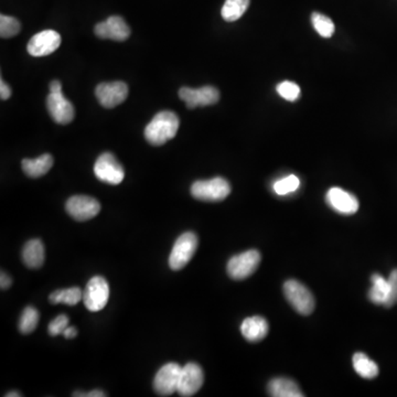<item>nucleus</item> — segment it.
<instances>
[{
	"mask_svg": "<svg viewBox=\"0 0 397 397\" xmlns=\"http://www.w3.org/2000/svg\"><path fill=\"white\" fill-rule=\"evenodd\" d=\"M180 120L176 113L163 111L153 116L151 122L146 126L145 138L153 146H163L176 137Z\"/></svg>",
	"mask_w": 397,
	"mask_h": 397,
	"instance_id": "f257e3e1",
	"label": "nucleus"
},
{
	"mask_svg": "<svg viewBox=\"0 0 397 397\" xmlns=\"http://www.w3.org/2000/svg\"><path fill=\"white\" fill-rule=\"evenodd\" d=\"M231 194V186L221 177L210 180L196 181L191 187V194L196 200L218 202L225 200Z\"/></svg>",
	"mask_w": 397,
	"mask_h": 397,
	"instance_id": "f03ea898",
	"label": "nucleus"
},
{
	"mask_svg": "<svg viewBox=\"0 0 397 397\" xmlns=\"http://www.w3.org/2000/svg\"><path fill=\"white\" fill-rule=\"evenodd\" d=\"M284 294L294 309L303 316H308L315 310L316 301L313 294L308 288L297 280H287L284 285Z\"/></svg>",
	"mask_w": 397,
	"mask_h": 397,
	"instance_id": "7ed1b4c3",
	"label": "nucleus"
},
{
	"mask_svg": "<svg viewBox=\"0 0 397 397\" xmlns=\"http://www.w3.org/2000/svg\"><path fill=\"white\" fill-rule=\"evenodd\" d=\"M198 244V237L192 232H186L184 234H181L173 245L169 256V266L171 270H180L186 267L188 263L194 258Z\"/></svg>",
	"mask_w": 397,
	"mask_h": 397,
	"instance_id": "20e7f679",
	"label": "nucleus"
},
{
	"mask_svg": "<svg viewBox=\"0 0 397 397\" xmlns=\"http://www.w3.org/2000/svg\"><path fill=\"white\" fill-rule=\"evenodd\" d=\"M260 252L256 250L246 251L235 255L227 263V274L232 279L243 280L250 277L260 266Z\"/></svg>",
	"mask_w": 397,
	"mask_h": 397,
	"instance_id": "39448f33",
	"label": "nucleus"
},
{
	"mask_svg": "<svg viewBox=\"0 0 397 397\" xmlns=\"http://www.w3.org/2000/svg\"><path fill=\"white\" fill-rule=\"evenodd\" d=\"M110 299V285L102 276L91 278L83 291V303L89 311L97 313L105 308Z\"/></svg>",
	"mask_w": 397,
	"mask_h": 397,
	"instance_id": "423d86ee",
	"label": "nucleus"
},
{
	"mask_svg": "<svg viewBox=\"0 0 397 397\" xmlns=\"http://www.w3.org/2000/svg\"><path fill=\"white\" fill-rule=\"evenodd\" d=\"M94 173L99 181L113 186L122 184L125 178V171L122 165L111 153H104L99 156L94 165Z\"/></svg>",
	"mask_w": 397,
	"mask_h": 397,
	"instance_id": "0eeeda50",
	"label": "nucleus"
},
{
	"mask_svg": "<svg viewBox=\"0 0 397 397\" xmlns=\"http://www.w3.org/2000/svg\"><path fill=\"white\" fill-rule=\"evenodd\" d=\"M181 370L182 367L173 362L161 367L153 379L156 393L160 396H170L173 393L178 392Z\"/></svg>",
	"mask_w": 397,
	"mask_h": 397,
	"instance_id": "6e6552de",
	"label": "nucleus"
},
{
	"mask_svg": "<svg viewBox=\"0 0 397 397\" xmlns=\"http://www.w3.org/2000/svg\"><path fill=\"white\" fill-rule=\"evenodd\" d=\"M97 101L105 108H114L125 102L128 96V85L125 82H105L95 89Z\"/></svg>",
	"mask_w": 397,
	"mask_h": 397,
	"instance_id": "1a4fd4ad",
	"label": "nucleus"
},
{
	"mask_svg": "<svg viewBox=\"0 0 397 397\" xmlns=\"http://www.w3.org/2000/svg\"><path fill=\"white\" fill-rule=\"evenodd\" d=\"M65 210L72 219L84 222L96 217L101 211V204L92 196H73L66 202Z\"/></svg>",
	"mask_w": 397,
	"mask_h": 397,
	"instance_id": "9d476101",
	"label": "nucleus"
},
{
	"mask_svg": "<svg viewBox=\"0 0 397 397\" xmlns=\"http://www.w3.org/2000/svg\"><path fill=\"white\" fill-rule=\"evenodd\" d=\"M179 97L186 103L189 110H194L198 106L217 104L220 99V92L214 87H203L200 89L181 87L179 89Z\"/></svg>",
	"mask_w": 397,
	"mask_h": 397,
	"instance_id": "9b49d317",
	"label": "nucleus"
},
{
	"mask_svg": "<svg viewBox=\"0 0 397 397\" xmlns=\"http://www.w3.org/2000/svg\"><path fill=\"white\" fill-rule=\"evenodd\" d=\"M204 382V374L198 364L190 362L182 367L178 393L180 396H194L201 389Z\"/></svg>",
	"mask_w": 397,
	"mask_h": 397,
	"instance_id": "f8f14e48",
	"label": "nucleus"
},
{
	"mask_svg": "<svg viewBox=\"0 0 397 397\" xmlns=\"http://www.w3.org/2000/svg\"><path fill=\"white\" fill-rule=\"evenodd\" d=\"M60 44H61L60 33L54 30H44L37 33L36 36L30 39L27 49L30 56L39 58L53 53L59 49Z\"/></svg>",
	"mask_w": 397,
	"mask_h": 397,
	"instance_id": "ddd939ff",
	"label": "nucleus"
},
{
	"mask_svg": "<svg viewBox=\"0 0 397 397\" xmlns=\"http://www.w3.org/2000/svg\"><path fill=\"white\" fill-rule=\"evenodd\" d=\"M46 108L52 120L61 125H66L74 120L75 110L73 104L61 92H50L46 99Z\"/></svg>",
	"mask_w": 397,
	"mask_h": 397,
	"instance_id": "4468645a",
	"label": "nucleus"
},
{
	"mask_svg": "<svg viewBox=\"0 0 397 397\" xmlns=\"http://www.w3.org/2000/svg\"><path fill=\"white\" fill-rule=\"evenodd\" d=\"M94 32L99 39L114 41H125L130 36V27L120 15H112L106 21L97 23Z\"/></svg>",
	"mask_w": 397,
	"mask_h": 397,
	"instance_id": "2eb2a0df",
	"label": "nucleus"
},
{
	"mask_svg": "<svg viewBox=\"0 0 397 397\" xmlns=\"http://www.w3.org/2000/svg\"><path fill=\"white\" fill-rule=\"evenodd\" d=\"M326 200L331 209L344 215L357 213L359 210L358 198L341 188H331L327 194Z\"/></svg>",
	"mask_w": 397,
	"mask_h": 397,
	"instance_id": "dca6fc26",
	"label": "nucleus"
},
{
	"mask_svg": "<svg viewBox=\"0 0 397 397\" xmlns=\"http://www.w3.org/2000/svg\"><path fill=\"white\" fill-rule=\"evenodd\" d=\"M268 330H270V327H268L267 321L260 316L246 318L241 324L242 336L250 342L260 341L267 336Z\"/></svg>",
	"mask_w": 397,
	"mask_h": 397,
	"instance_id": "f3484780",
	"label": "nucleus"
},
{
	"mask_svg": "<svg viewBox=\"0 0 397 397\" xmlns=\"http://www.w3.org/2000/svg\"><path fill=\"white\" fill-rule=\"evenodd\" d=\"M44 258H46V252L40 239H30L23 246V260L27 267L31 270L40 268L44 265Z\"/></svg>",
	"mask_w": 397,
	"mask_h": 397,
	"instance_id": "a211bd4d",
	"label": "nucleus"
},
{
	"mask_svg": "<svg viewBox=\"0 0 397 397\" xmlns=\"http://www.w3.org/2000/svg\"><path fill=\"white\" fill-rule=\"evenodd\" d=\"M268 393L274 397H303L305 396L293 379L277 377L268 384Z\"/></svg>",
	"mask_w": 397,
	"mask_h": 397,
	"instance_id": "6ab92c4d",
	"label": "nucleus"
},
{
	"mask_svg": "<svg viewBox=\"0 0 397 397\" xmlns=\"http://www.w3.org/2000/svg\"><path fill=\"white\" fill-rule=\"evenodd\" d=\"M53 165V158L50 153H44L36 159H23L21 163L23 172L30 178H39L50 171Z\"/></svg>",
	"mask_w": 397,
	"mask_h": 397,
	"instance_id": "aec40b11",
	"label": "nucleus"
},
{
	"mask_svg": "<svg viewBox=\"0 0 397 397\" xmlns=\"http://www.w3.org/2000/svg\"><path fill=\"white\" fill-rule=\"evenodd\" d=\"M353 367L360 377L363 379H374L379 375V367L374 361H372L367 354L358 353L353 355Z\"/></svg>",
	"mask_w": 397,
	"mask_h": 397,
	"instance_id": "412c9836",
	"label": "nucleus"
},
{
	"mask_svg": "<svg viewBox=\"0 0 397 397\" xmlns=\"http://www.w3.org/2000/svg\"><path fill=\"white\" fill-rule=\"evenodd\" d=\"M52 305L64 303L68 305H75L83 301V291L79 287H71L68 289H60L52 293L49 297Z\"/></svg>",
	"mask_w": 397,
	"mask_h": 397,
	"instance_id": "4be33fe9",
	"label": "nucleus"
},
{
	"mask_svg": "<svg viewBox=\"0 0 397 397\" xmlns=\"http://www.w3.org/2000/svg\"><path fill=\"white\" fill-rule=\"evenodd\" d=\"M250 6V0H225L222 7V17L227 23L239 20Z\"/></svg>",
	"mask_w": 397,
	"mask_h": 397,
	"instance_id": "5701e85b",
	"label": "nucleus"
},
{
	"mask_svg": "<svg viewBox=\"0 0 397 397\" xmlns=\"http://www.w3.org/2000/svg\"><path fill=\"white\" fill-rule=\"evenodd\" d=\"M371 280L373 286L369 291L370 301L375 305H384L389 295V280L379 274L372 276Z\"/></svg>",
	"mask_w": 397,
	"mask_h": 397,
	"instance_id": "b1692460",
	"label": "nucleus"
},
{
	"mask_svg": "<svg viewBox=\"0 0 397 397\" xmlns=\"http://www.w3.org/2000/svg\"><path fill=\"white\" fill-rule=\"evenodd\" d=\"M39 319H40L39 311L32 305H28L23 309L20 319H19V331L23 334H31L36 330Z\"/></svg>",
	"mask_w": 397,
	"mask_h": 397,
	"instance_id": "393cba45",
	"label": "nucleus"
},
{
	"mask_svg": "<svg viewBox=\"0 0 397 397\" xmlns=\"http://www.w3.org/2000/svg\"><path fill=\"white\" fill-rule=\"evenodd\" d=\"M311 23L313 28L324 38H331L334 33V23L327 15L322 13H313L311 15Z\"/></svg>",
	"mask_w": 397,
	"mask_h": 397,
	"instance_id": "a878e982",
	"label": "nucleus"
},
{
	"mask_svg": "<svg viewBox=\"0 0 397 397\" xmlns=\"http://www.w3.org/2000/svg\"><path fill=\"white\" fill-rule=\"evenodd\" d=\"M20 30L21 25L18 19L9 17V15H0V36L1 38H13L17 36Z\"/></svg>",
	"mask_w": 397,
	"mask_h": 397,
	"instance_id": "bb28decb",
	"label": "nucleus"
},
{
	"mask_svg": "<svg viewBox=\"0 0 397 397\" xmlns=\"http://www.w3.org/2000/svg\"><path fill=\"white\" fill-rule=\"evenodd\" d=\"M299 184H301L299 179L291 175V176L286 177L282 180L276 181L275 184H274V191L279 196H285V194L296 191L299 188Z\"/></svg>",
	"mask_w": 397,
	"mask_h": 397,
	"instance_id": "cd10ccee",
	"label": "nucleus"
},
{
	"mask_svg": "<svg viewBox=\"0 0 397 397\" xmlns=\"http://www.w3.org/2000/svg\"><path fill=\"white\" fill-rule=\"evenodd\" d=\"M277 92L283 99L294 102L301 96V87L294 82L284 81L277 85Z\"/></svg>",
	"mask_w": 397,
	"mask_h": 397,
	"instance_id": "c85d7f7f",
	"label": "nucleus"
},
{
	"mask_svg": "<svg viewBox=\"0 0 397 397\" xmlns=\"http://www.w3.org/2000/svg\"><path fill=\"white\" fill-rule=\"evenodd\" d=\"M68 327H69V317L65 316V315H60V316L56 317L49 324V334L52 336L63 334L64 330Z\"/></svg>",
	"mask_w": 397,
	"mask_h": 397,
	"instance_id": "c756f323",
	"label": "nucleus"
},
{
	"mask_svg": "<svg viewBox=\"0 0 397 397\" xmlns=\"http://www.w3.org/2000/svg\"><path fill=\"white\" fill-rule=\"evenodd\" d=\"M389 295L384 305L386 308H391L397 303V270H393L389 277Z\"/></svg>",
	"mask_w": 397,
	"mask_h": 397,
	"instance_id": "7c9ffc66",
	"label": "nucleus"
},
{
	"mask_svg": "<svg viewBox=\"0 0 397 397\" xmlns=\"http://www.w3.org/2000/svg\"><path fill=\"white\" fill-rule=\"evenodd\" d=\"M0 96L3 101H7L11 96V89L4 80L0 81Z\"/></svg>",
	"mask_w": 397,
	"mask_h": 397,
	"instance_id": "2f4dec72",
	"label": "nucleus"
},
{
	"mask_svg": "<svg viewBox=\"0 0 397 397\" xmlns=\"http://www.w3.org/2000/svg\"><path fill=\"white\" fill-rule=\"evenodd\" d=\"M11 284H13V279H11V276L6 274L5 272H1V275H0V287L3 291L8 289L11 287Z\"/></svg>",
	"mask_w": 397,
	"mask_h": 397,
	"instance_id": "473e14b6",
	"label": "nucleus"
},
{
	"mask_svg": "<svg viewBox=\"0 0 397 397\" xmlns=\"http://www.w3.org/2000/svg\"><path fill=\"white\" fill-rule=\"evenodd\" d=\"M64 338L73 339L77 336V330L75 327H68L63 332Z\"/></svg>",
	"mask_w": 397,
	"mask_h": 397,
	"instance_id": "72a5a7b5",
	"label": "nucleus"
},
{
	"mask_svg": "<svg viewBox=\"0 0 397 397\" xmlns=\"http://www.w3.org/2000/svg\"><path fill=\"white\" fill-rule=\"evenodd\" d=\"M62 84L60 81H52L50 84V92H61Z\"/></svg>",
	"mask_w": 397,
	"mask_h": 397,
	"instance_id": "f704fd0d",
	"label": "nucleus"
},
{
	"mask_svg": "<svg viewBox=\"0 0 397 397\" xmlns=\"http://www.w3.org/2000/svg\"><path fill=\"white\" fill-rule=\"evenodd\" d=\"M106 395L102 391L95 390L89 392V394H85V397H104Z\"/></svg>",
	"mask_w": 397,
	"mask_h": 397,
	"instance_id": "c9c22d12",
	"label": "nucleus"
},
{
	"mask_svg": "<svg viewBox=\"0 0 397 397\" xmlns=\"http://www.w3.org/2000/svg\"><path fill=\"white\" fill-rule=\"evenodd\" d=\"M21 396V394H19V393L17 392H11V393H8V394H6V397H19Z\"/></svg>",
	"mask_w": 397,
	"mask_h": 397,
	"instance_id": "e433bc0d",
	"label": "nucleus"
}]
</instances>
